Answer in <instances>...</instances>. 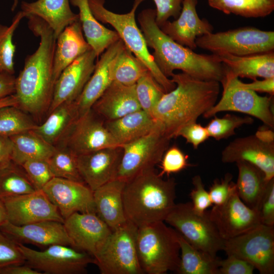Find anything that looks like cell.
Masks as SVG:
<instances>
[{
    "label": "cell",
    "instance_id": "6da1fadb",
    "mask_svg": "<svg viewBox=\"0 0 274 274\" xmlns=\"http://www.w3.org/2000/svg\"><path fill=\"white\" fill-rule=\"evenodd\" d=\"M26 17L28 27L40 37V42L36 51L26 57L23 69L16 77L14 95L18 107L28 114L38 116L48 112L51 101L56 38L42 19L35 15Z\"/></svg>",
    "mask_w": 274,
    "mask_h": 274
},
{
    "label": "cell",
    "instance_id": "7a4b0ae2",
    "mask_svg": "<svg viewBox=\"0 0 274 274\" xmlns=\"http://www.w3.org/2000/svg\"><path fill=\"white\" fill-rule=\"evenodd\" d=\"M155 18V9L149 8L139 14L138 20L148 47L154 50V60L165 76L171 77L179 70L200 80L220 82L225 67L217 55L198 54L176 42L161 30Z\"/></svg>",
    "mask_w": 274,
    "mask_h": 274
},
{
    "label": "cell",
    "instance_id": "3957f363",
    "mask_svg": "<svg viewBox=\"0 0 274 274\" xmlns=\"http://www.w3.org/2000/svg\"><path fill=\"white\" fill-rule=\"evenodd\" d=\"M176 87L165 93L155 107L152 117L170 139L177 137L185 126L196 122L217 102L220 82L202 80L186 73H174Z\"/></svg>",
    "mask_w": 274,
    "mask_h": 274
},
{
    "label": "cell",
    "instance_id": "277c9868",
    "mask_svg": "<svg viewBox=\"0 0 274 274\" xmlns=\"http://www.w3.org/2000/svg\"><path fill=\"white\" fill-rule=\"evenodd\" d=\"M176 182L163 179L155 168L126 181L123 192L126 219L138 227L164 221L175 206Z\"/></svg>",
    "mask_w": 274,
    "mask_h": 274
},
{
    "label": "cell",
    "instance_id": "5b68a950",
    "mask_svg": "<svg viewBox=\"0 0 274 274\" xmlns=\"http://www.w3.org/2000/svg\"><path fill=\"white\" fill-rule=\"evenodd\" d=\"M136 243L139 260L144 273L177 271L180 257L178 233L164 221L138 227Z\"/></svg>",
    "mask_w": 274,
    "mask_h": 274
},
{
    "label": "cell",
    "instance_id": "8992f818",
    "mask_svg": "<svg viewBox=\"0 0 274 274\" xmlns=\"http://www.w3.org/2000/svg\"><path fill=\"white\" fill-rule=\"evenodd\" d=\"M144 1L134 0L130 11L124 14L116 13L107 9L105 7V0H88V3L95 18L114 28L125 47L145 64L166 93L174 89L176 84L165 76L156 64L135 21V12Z\"/></svg>",
    "mask_w": 274,
    "mask_h": 274
},
{
    "label": "cell",
    "instance_id": "52a82bcc",
    "mask_svg": "<svg viewBox=\"0 0 274 274\" xmlns=\"http://www.w3.org/2000/svg\"><path fill=\"white\" fill-rule=\"evenodd\" d=\"M225 67V74L220 81L223 87L221 97L203 116L209 118L221 112H239L257 118L267 127L273 129V96H260L256 92L242 87L238 78Z\"/></svg>",
    "mask_w": 274,
    "mask_h": 274
},
{
    "label": "cell",
    "instance_id": "ba28073f",
    "mask_svg": "<svg viewBox=\"0 0 274 274\" xmlns=\"http://www.w3.org/2000/svg\"><path fill=\"white\" fill-rule=\"evenodd\" d=\"M166 222L194 248L216 258L223 250L225 241L211 220L209 212L196 213L191 202L176 204L166 218Z\"/></svg>",
    "mask_w": 274,
    "mask_h": 274
},
{
    "label": "cell",
    "instance_id": "9c48e42d",
    "mask_svg": "<svg viewBox=\"0 0 274 274\" xmlns=\"http://www.w3.org/2000/svg\"><path fill=\"white\" fill-rule=\"evenodd\" d=\"M195 43L197 47L213 54L247 56L273 51L274 31L242 27L197 37Z\"/></svg>",
    "mask_w": 274,
    "mask_h": 274
},
{
    "label": "cell",
    "instance_id": "30bf717a",
    "mask_svg": "<svg viewBox=\"0 0 274 274\" xmlns=\"http://www.w3.org/2000/svg\"><path fill=\"white\" fill-rule=\"evenodd\" d=\"M138 227L129 221L111 235L94 257L101 274H143L136 249Z\"/></svg>",
    "mask_w": 274,
    "mask_h": 274
},
{
    "label": "cell",
    "instance_id": "8fae6325",
    "mask_svg": "<svg viewBox=\"0 0 274 274\" xmlns=\"http://www.w3.org/2000/svg\"><path fill=\"white\" fill-rule=\"evenodd\" d=\"M25 263L46 274H81L86 272L95 259L88 253L75 247L56 244L38 251L18 244Z\"/></svg>",
    "mask_w": 274,
    "mask_h": 274
},
{
    "label": "cell",
    "instance_id": "7c38bea8",
    "mask_svg": "<svg viewBox=\"0 0 274 274\" xmlns=\"http://www.w3.org/2000/svg\"><path fill=\"white\" fill-rule=\"evenodd\" d=\"M170 139L160 125L148 134L129 143L123 149L116 178L125 182L159 164L168 148Z\"/></svg>",
    "mask_w": 274,
    "mask_h": 274
},
{
    "label": "cell",
    "instance_id": "4fadbf2b",
    "mask_svg": "<svg viewBox=\"0 0 274 274\" xmlns=\"http://www.w3.org/2000/svg\"><path fill=\"white\" fill-rule=\"evenodd\" d=\"M223 250L254 266L261 274L274 273V228L260 224L225 241Z\"/></svg>",
    "mask_w": 274,
    "mask_h": 274
},
{
    "label": "cell",
    "instance_id": "5bb4252c",
    "mask_svg": "<svg viewBox=\"0 0 274 274\" xmlns=\"http://www.w3.org/2000/svg\"><path fill=\"white\" fill-rule=\"evenodd\" d=\"M105 122L91 109L78 118L61 143L77 155L118 146L107 129Z\"/></svg>",
    "mask_w": 274,
    "mask_h": 274
},
{
    "label": "cell",
    "instance_id": "9a60e30c",
    "mask_svg": "<svg viewBox=\"0 0 274 274\" xmlns=\"http://www.w3.org/2000/svg\"><path fill=\"white\" fill-rule=\"evenodd\" d=\"M211 220L224 239L246 233L261 224L258 212L247 206L236 190L223 204L208 211Z\"/></svg>",
    "mask_w": 274,
    "mask_h": 274
},
{
    "label": "cell",
    "instance_id": "2e32d148",
    "mask_svg": "<svg viewBox=\"0 0 274 274\" xmlns=\"http://www.w3.org/2000/svg\"><path fill=\"white\" fill-rule=\"evenodd\" d=\"M2 199L8 221L13 224L22 225L45 220L64 222L57 207L43 190Z\"/></svg>",
    "mask_w": 274,
    "mask_h": 274
},
{
    "label": "cell",
    "instance_id": "e0dca14e",
    "mask_svg": "<svg viewBox=\"0 0 274 274\" xmlns=\"http://www.w3.org/2000/svg\"><path fill=\"white\" fill-rule=\"evenodd\" d=\"M42 190L64 220L76 212L96 213L93 191L84 183L54 177Z\"/></svg>",
    "mask_w": 274,
    "mask_h": 274
},
{
    "label": "cell",
    "instance_id": "ac0fdd59",
    "mask_svg": "<svg viewBox=\"0 0 274 274\" xmlns=\"http://www.w3.org/2000/svg\"><path fill=\"white\" fill-rule=\"evenodd\" d=\"M96 58L91 49L62 71L54 83L48 114L59 105L78 99L94 71Z\"/></svg>",
    "mask_w": 274,
    "mask_h": 274
},
{
    "label": "cell",
    "instance_id": "d6986e66",
    "mask_svg": "<svg viewBox=\"0 0 274 274\" xmlns=\"http://www.w3.org/2000/svg\"><path fill=\"white\" fill-rule=\"evenodd\" d=\"M63 224L74 247L94 258L112 232L94 212H76L65 219Z\"/></svg>",
    "mask_w": 274,
    "mask_h": 274
},
{
    "label": "cell",
    "instance_id": "ffe728a7",
    "mask_svg": "<svg viewBox=\"0 0 274 274\" xmlns=\"http://www.w3.org/2000/svg\"><path fill=\"white\" fill-rule=\"evenodd\" d=\"M225 163L248 162L260 169L267 181L274 178V143L265 142L255 134L235 139L221 153Z\"/></svg>",
    "mask_w": 274,
    "mask_h": 274
},
{
    "label": "cell",
    "instance_id": "44dd1931",
    "mask_svg": "<svg viewBox=\"0 0 274 274\" xmlns=\"http://www.w3.org/2000/svg\"><path fill=\"white\" fill-rule=\"evenodd\" d=\"M123 153L120 146L109 147L77 155L84 182L93 191L116 178Z\"/></svg>",
    "mask_w": 274,
    "mask_h": 274
},
{
    "label": "cell",
    "instance_id": "7402d4cb",
    "mask_svg": "<svg viewBox=\"0 0 274 274\" xmlns=\"http://www.w3.org/2000/svg\"><path fill=\"white\" fill-rule=\"evenodd\" d=\"M0 231L17 244H29L42 247L61 244L74 247L63 222L41 221L22 225L7 221Z\"/></svg>",
    "mask_w": 274,
    "mask_h": 274
},
{
    "label": "cell",
    "instance_id": "603a6c76",
    "mask_svg": "<svg viewBox=\"0 0 274 274\" xmlns=\"http://www.w3.org/2000/svg\"><path fill=\"white\" fill-rule=\"evenodd\" d=\"M124 46L120 39L100 55L92 74L76 100L79 117L92 109L94 104L113 82L114 68Z\"/></svg>",
    "mask_w": 274,
    "mask_h": 274
},
{
    "label": "cell",
    "instance_id": "cb8c5ba5",
    "mask_svg": "<svg viewBox=\"0 0 274 274\" xmlns=\"http://www.w3.org/2000/svg\"><path fill=\"white\" fill-rule=\"evenodd\" d=\"M197 0H183L178 17L168 20L159 27L161 30L180 44L192 50L197 47V37L213 32V27L206 19H200L196 11Z\"/></svg>",
    "mask_w": 274,
    "mask_h": 274
},
{
    "label": "cell",
    "instance_id": "d4e9b609",
    "mask_svg": "<svg viewBox=\"0 0 274 274\" xmlns=\"http://www.w3.org/2000/svg\"><path fill=\"white\" fill-rule=\"evenodd\" d=\"M125 183L116 178L93 191L96 214L112 231L119 228L127 221L123 201Z\"/></svg>",
    "mask_w": 274,
    "mask_h": 274
},
{
    "label": "cell",
    "instance_id": "484cf974",
    "mask_svg": "<svg viewBox=\"0 0 274 274\" xmlns=\"http://www.w3.org/2000/svg\"><path fill=\"white\" fill-rule=\"evenodd\" d=\"M91 109L105 121L115 120L141 110L135 85L125 86L113 81Z\"/></svg>",
    "mask_w": 274,
    "mask_h": 274
},
{
    "label": "cell",
    "instance_id": "4316f807",
    "mask_svg": "<svg viewBox=\"0 0 274 274\" xmlns=\"http://www.w3.org/2000/svg\"><path fill=\"white\" fill-rule=\"evenodd\" d=\"M91 49L83 36L79 19L65 27L56 38L53 59L54 82L65 68Z\"/></svg>",
    "mask_w": 274,
    "mask_h": 274
},
{
    "label": "cell",
    "instance_id": "83f0119b",
    "mask_svg": "<svg viewBox=\"0 0 274 274\" xmlns=\"http://www.w3.org/2000/svg\"><path fill=\"white\" fill-rule=\"evenodd\" d=\"M70 0H37L22 2L21 11L28 15H35L45 21L53 30L57 38L68 25L79 20V15L71 10Z\"/></svg>",
    "mask_w": 274,
    "mask_h": 274
},
{
    "label": "cell",
    "instance_id": "f1b7e54d",
    "mask_svg": "<svg viewBox=\"0 0 274 274\" xmlns=\"http://www.w3.org/2000/svg\"><path fill=\"white\" fill-rule=\"evenodd\" d=\"M105 124L118 146L132 142L161 125L141 109L115 120L105 121Z\"/></svg>",
    "mask_w": 274,
    "mask_h": 274
},
{
    "label": "cell",
    "instance_id": "f546056e",
    "mask_svg": "<svg viewBox=\"0 0 274 274\" xmlns=\"http://www.w3.org/2000/svg\"><path fill=\"white\" fill-rule=\"evenodd\" d=\"M219 60L235 77L253 80L257 78L274 77L273 51L238 56L227 53H219Z\"/></svg>",
    "mask_w": 274,
    "mask_h": 274
},
{
    "label": "cell",
    "instance_id": "4dcf8cb0",
    "mask_svg": "<svg viewBox=\"0 0 274 274\" xmlns=\"http://www.w3.org/2000/svg\"><path fill=\"white\" fill-rule=\"evenodd\" d=\"M48 115L45 121L37 124L32 130L56 147V144L63 140L79 117L76 102H63Z\"/></svg>",
    "mask_w": 274,
    "mask_h": 274
},
{
    "label": "cell",
    "instance_id": "1f68e13d",
    "mask_svg": "<svg viewBox=\"0 0 274 274\" xmlns=\"http://www.w3.org/2000/svg\"><path fill=\"white\" fill-rule=\"evenodd\" d=\"M79 9V19L86 40L98 57L109 46L120 39L115 30L102 25L94 17L88 0H70Z\"/></svg>",
    "mask_w": 274,
    "mask_h": 274
},
{
    "label": "cell",
    "instance_id": "d6a6232c",
    "mask_svg": "<svg viewBox=\"0 0 274 274\" xmlns=\"http://www.w3.org/2000/svg\"><path fill=\"white\" fill-rule=\"evenodd\" d=\"M236 164L238 168L236 193L247 206L257 211L268 181L257 166L246 161H238Z\"/></svg>",
    "mask_w": 274,
    "mask_h": 274
},
{
    "label": "cell",
    "instance_id": "836d02e7",
    "mask_svg": "<svg viewBox=\"0 0 274 274\" xmlns=\"http://www.w3.org/2000/svg\"><path fill=\"white\" fill-rule=\"evenodd\" d=\"M10 139L12 145L11 160L19 165L29 160L48 159L56 148L32 130L13 135Z\"/></svg>",
    "mask_w": 274,
    "mask_h": 274
},
{
    "label": "cell",
    "instance_id": "e575fe53",
    "mask_svg": "<svg viewBox=\"0 0 274 274\" xmlns=\"http://www.w3.org/2000/svg\"><path fill=\"white\" fill-rule=\"evenodd\" d=\"M178 233L180 257L176 272L180 274H218L220 258H213L194 248Z\"/></svg>",
    "mask_w": 274,
    "mask_h": 274
},
{
    "label": "cell",
    "instance_id": "d590c367",
    "mask_svg": "<svg viewBox=\"0 0 274 274\" xmlns=\"http://www.w3.org/2000/svg\"><path fill=\"white\" fill-rule=\"evenodd\" d=\"M210 7L226 14L246 18L264 17L274 10V0H208Z\"/></svg>",
    "mask_w": 274,
    "mask_h": 274
},
{
    "label": "cell",
    "instance_id": "8d00e7d4",
    "mask_svg": "<svg viewBox=\"0 0 274 274\" xmlns=\"http://www.w3.org/2000/svg\"><path fill=\"white\" fill-rule=\"evenodd\" d=\"M37 190L21 166L12 160L0 167V198L15 196Z\"/></svg>",
    "mask_w": 274,
    "mask_h": 274
},
{
    "label": "cell",
    "instance_id": "74e56055",
    "mask_svg": "<svg viewBox=\"0 0 274 274\" xmlns=\"http://www.w3.org/2000/svg\"><path fill=\"white\" fill-rule=\"evenodd\" d=\"M148 69L125 46L120 53L113 71V81L133 86Z\"/></svg>",
    "mask_w": 274,
    "mask_h": 274
},
{
    "label": "cell",
    "instance_id": "f35d334b",
    "mask_svg": "<svg viewBox=\"0 0 274 274\" xmlns=\"http://www.w3.org/2000/svg\"><path fill=\"white\" fill-rule=\"evenodd\" d=\"M47 160L54 177L85 183L79 171L77 155L68 148L56 146Z\"/></svg>",
    "mask_w": 274,
    "mask_h": 274
},
{
    "label": "cell",
    "instance_id": "ab89813d",
    "mask_svg": "<svg viewBox=\"0 0 274 274\" xmlns=\"http://www.w3.org/2000/svg\"><path fill=\"white\" fill-rule=\"evenodd\" d=\"M36 125L28 114L18 107H0V135L10 138L32 130Z\"/></svg>",
    "mask_w": 274,
    "mask_h": 274
},
{
    "label": "cell",
    "instance_id": "60d3db41",
    "mask_svg": "<svg viewBox=\"0 0 274 274\" xmlns=\"http://www.w3.org/2000/svg\"><path fill=\"white\" fill-rule=\"evenodd\" d=\"M25 14L19 11L13 18L10 25L0 24V73L11 75L15 73L14 56L16 46L13 42L15 31Z\"/></svg>",
    "mask_w": 274,
    "mask_h": 274
},
{
    "label": "cell",
    "instance_id": "b9f144b4",
    "mask_svg": "<svg viewBox=\"0 0 274 274\" xmlns=\"http://www.w3.org/2000/svg\"><path fill=\"white\" fill-rule=\"evenodd\" d=\"M135 91L141 110L152 117L155 107L165 92L149 71L138 80Z\"/></svg>",
    "mask_w": 274,
    "mask_h": 274
},
{
    "label": "cell",
    "instance_id": "7bdbcfd3",
    "mask_svg": "<svg viewBox=\"0 0 274 274\" xmlns=\"http://www.w3.org/2000/svg\"><path fill=\"white\" fill-rule=\"evenodd\" d=\"M205 126L209 136L217 141L225 139L235 134V129L244 125L251 124L254 119L251 116L241 117L226 114L219 118L215 115Z\"/></svg>",
    "mask_w": 274,
    "mask_h": 274
},
{
    "label": "cell",
    "instance_id": "ee69618b",
    "mask_svg": "<svg viewBox=\"0 0 274 274\" xmlns=\"http://www.w3.org/2000/svg\"><path fill=\"white\" fill-rule=\"evenodd\" d=\"M47 160L43 159L29 160L20 165L37 190H42L54 177Z\"/></svg>",
    "mask_w": 274,
    "mask_h": 274
},
{
    "label": "cell",
    "instance_id": "f6af8a7d",
    "mask_svg": "<svg viewBox=\"0 0 274 274\" xmlns=\"http://www.w3.org/2000/svg\"><path fill=\"white\" fill-rule=\"evenodd\" d=\"M188 157L177 146L174 145L165 151L159 163L161 171L158 175L163 177L178 173L191 166L188 161Z\"/></svg>",
    "mask_w": 274,
    "mask_h": 274
},
{
    "label": "cell",
    "instance_id": "bcb514c9",
    "mask_svg": "<svg viewBox=\"0 0 274 274\" xmlns=\"http://www.w3.org/2000/svg\"><path fill=\"white\" fill-rule=\"evenodd\" d=\"M25 262L18 244L0 231V270L10 265Z\"/></svg>",
    "mask_w": 274,
    "mask_h": 274
},
{
    "label": "cell",
    "instance_id": "7dc6e473",
    "mask_svg": "<svg viewBox=\"0 0 274 274\" xmlns=\"http://www.w3.org/2000/svg\"><path fill=\"white\" fill-rule=\"evenodd\" d=\"M232 175L227 173L224 178L215 180L212 184L209 194L212 204L220 206L224 204L236 190L235 183L232 181Z\"/></svg>",
    "mask_w": 274,
    "mask_h": 274
},
{
    "label": "cell",
    "instance_id": "c3c4849f",
    "mask_svg": "<svg viewBox=\"0 0 274 274\" xmlns=\"http://www.w3.org/2000/svg\"><path fill=\"white\" fill-rule=\"evenodd\" d=\"M257 211L261 224L274 226V178L268 182Z\"/></svg>",
    "mask_w": 274,
    "mask_h": 274
},
{
    "label": "cell",
    "instance_id": "681fc988",
    "mask_svg": "<svg viewBox=\"0 0 274 274\" xmlns=\"http://www.w3.org/2000/svg\"><path fill=\"white\" fill-rule=\"evenodd\" d=\"M192 183L193 188L190 193V196L192 200V208L196 213L202 215L213 204L200 176L196 175L193 177Z\"/></svg>",
    "mask_w": 274,
    "mask_h": 274
},
{
    "label": "cell",
    "instance_id": "f907efd6",
    "mask_svg": "<svg viewBox=\"0 0 274 274\" xmlns=\"http://www.w3.org/2000/svg\"><path fill=\"white\" fill-rule=\"evenodd\" d=\"M156 6L155 21L159 27L170 17L175 19L179 16L183 0H153Z\"/></svg>",
    "mask_w": 274,
    "mask_h": 274
},
{
    "label": "cell",
    "instance_id": "816d5d0a",
    "mask_svg": "<svg viewBox=\"0 0 274 274\" xmlns=\"http://www.w3.org/2000/svg\"><path fill=\"white\" fill-rule=\"evenodd\" d=\"M255 267L248 262L232 255L219 261L218 274H252Z\"/></svg>",
    "mask_w": 274,
    "mask_h": 274
},
{
    "label": "cell",
    "instance_id": "f5cc1de1",
    "mask_svg": "<svg viewBox=\"0 0 274 274\" xmlns=\"http://www.w3.org/2000/svg\"><path fill=\"white\" fill-rule=\"evenodd\" d=\"M178 136L184 138L194 149H197L200 144L210 138L206 127L196 122L190 123L181 129L178 133Z\"/></svg>",
    "mask_w": 274,
    "mask_h": 274
},
{
    "label": "cell",
    "instance_id": "db71d44e",
    "mask_svg": "<svg viewBox=\"0 0 274 274\" xmlns=\"http://www.w3.org/2000/svg\"><path fill=\"white\" fill-rule=\"evenodd\" d=\"M240 85L247 89L255 92H265L273 96L274 93V77L264 78L263 80H253L250 83H245L240 81Z\"/></svg>",
    "mask_w": 274,
    "mask_h": 274
},
{
    "label": "cell",
    "instance_id": "11a10c76",
    "mask_svg": "<svg viewBox=\"0 0 274 274\" xmlns=\"http://www.w3.org/2000/svg\"><path fill=\"white\" fill-rule=\"evenodd\" d=\"M15 82L14 75L0 73V100L14 94Z\"/></svg>",
    "mask_w": 274,
    "mask_h": 274
},
{
    "label": "cell",
    "instance_id": "9f6ffc18",
    "mask_svg": "<svg viewBox=\"0 0 274 274\" xmlns=\"http://www.w3.org/2000/svg\"><path fill=\"white\" fill-rule=\"evenodd\" d=\"M0 274H42V273L25 262L6 266L0 270Z\"/></svg>",
    "mask_w": 274,
    "mask_h": 274
},
{
    "label": "cell",
    "instance_id": "6f0895ef",
    "mask_svg": "<svg viewBox=\"0 0 274 274\" xmlns=\"http://www.w3.org/2000/svg\"><path fill=\"white\" fill-rule=\"evenodd\" d=\"M12 145L9 137L0 135V167L11 161Z\"/></svg>",
    "mask_w": 274,
    "mask_h": 274
},
{
    "label": "cell",
    "instance_id": "680465c9",
    "mask_svg": "<svg viewBox=\"0 0 274 274\" xmlns=\"http://www.w3.org/2000/svg\"><path fill=\"white\" fill-rule=\"evenodd\" d=\"M255 134L265 142L274 143V134L270 129H260Z\"/></svg>",
    "mask_w": 274,
    "mask_h": 274
},
{
    "label": "cell",
    "instance_id": "91938a15",
    "mask_svg": "<svg viewBox=\"0 0 274 274\" xmlns=\"http://www.w3.org/2000/svg\"><path fill=\"white\" fill-rule=\"evenodd\" d=\"M7 106H18V100L14 94L0 100V107Z\"/></svg>",
    "mask_w": 274,
    "mask_h": 274
},
{
    "label": "cell",
    "instance_id": "94428289",
    "mask_svg": "<svg viewBox=\"0 0 274 274\" xmlns=\"http://www.w3.org/2000/svg\"><path fill=\"white\" fill-rule=\"evenodd\" d=\"M8 221L7 214L4 203L0 198V227Z\"/></svg>",
    "mask_w": 274,
    "mask_h": 274
},
{
    "label": "cell",
    "instance_id": "6125c7cd",
    "mask_svg": "<svg viewBox=\"0 0 274 274\" xmlns=\"http://www.w3.org/2000/svg\"><path fill=\"white\" fill-rule=\"evenodd\" d=\"M19 0H13V3L12 6L11 10L12 11H14L16 8L18 4Z\"/></svg>",
    "mask_w": 274,
    "mask_h": 274
}]
</instances>
